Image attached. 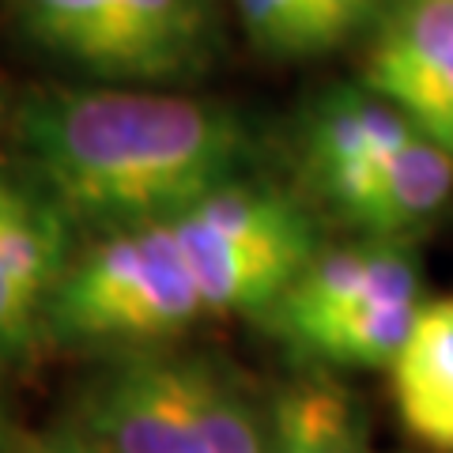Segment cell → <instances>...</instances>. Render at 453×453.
Listing matches in <instances>:
<instances>
[{
	"instance_id": "4",
	"label": "cell",
	"mask_w": 453,
	"mask_h": 453,
	"mask_svg": "<svg viewBox=\"0 0 453 453\" xmlns=\"http://www.w3.org/2000/svg\"><path fill=\"white\" fill-rule=\"evenodd\" d=\"M174 226L204 310H273L318 257V231L299 201L234 178L181 211Z\"/></svg>"
},
{
	"instance_id": "12",
	"label": "cell",
	"mask_w": 453,
	"mask_h": 453,
	"mask_svg": "<svg viewBox=\"0 0 453 453\" xmlns=\"http://www.w3.org/2000/svg\"><path fill=\"white\" fill-rule=\"evenodd\" d=\"M453 53V0H408L381 27L363 68V88L401 106Z\"/></svg>"
},
{
	"instance_id": "6",
	"label": "cell",
	"mask_w": 453,
	"mask_h": 453,
	"mask_svg": "<svg viewBox=\"0 0 453 453\" xmlns=\"http://www.w3.org/2000/svg\"><path fill=\"white\" fill-rule=\"evenodd\" d=\"M416 136V125L366 88H336L310 110L303 166L310 186L340 216L356 208L378 170Z\"/></svg>"
},
{
	"instance_id": "11",
	"label": "cell",
	"mask_w": 453,
	"mask_h": 453,
	"mask_svg": "<svg viewBox=\"0 0 453 453\" xmlns=\"http://www.w3.org/2000/svg\"><path fill=\"white\" fill-rule=\"evenodd\" d=\"M419 291H381L310 321L288 340L306 356L340 366H393L419 318Z\"/></svg>"
},
{
	"instance_id": "14",
	"label": "cell",
	"mask_w": 453,
	"mask_h": 453,
	"mask_svg": "<svg viewBox=\"0 0 453 453\" xmlns=\"http://www.w3.org/2000/svg\"><path fill=\"white\" fill-rule=\"evenodd\" d=\"M181 378L208 453H273V416L265 419L231 378L204 359H181Z\"/></svg>"
},
{
	"instance_id": "2",
	"label": "cell",
	"mask_w": 453,
	"mask_h": 453,
	"mask_svg": "<svg viewBox=\"0 0 453 453\" xmlns=\"http://www.w3.org/2000/svg\"><path fill=\"white\" fill-rule=\"evenodd\" d=\"M12 23L113 88L201 80L219 57V0H0Z\"/></svg>"
},
{
	"instance_id": "3",
	"label": "cell",
	"mask_w": 453,
	"mask_h": 453,
	"mask_svg": "<svg viewBox=\"0 0 453 453\" xmlns=\"http://www.w3.org/2000/svg\"><path fill=\"white\" fill-rule=\"evenodd\" d=\"M204 314L170 223L103 231L76 253L46 310V336L65 344H155Z\"/></svg>"
},
{
	"instance_id": "15",
	"label": "cell",
	"mask_w": 453,
	"mask_h": 453,
	"mask_svg": "<svg viewBox=\"0 0 453 453\" xmlns=\"http://www.w3.org/2000/svg\"><path fill=\"white\" fill-rule=\"evenodd\" d=\"M231 4L246 38L265 57L306 61V57L333 53L329 35L321 31V23L303 0H231Z\"/></svg>"
},
{
	"instance_id": "9",
	"label": "cell",
	"mask_w": 453,
	"mask_h": 453,
	"mask_svg": "<svg viewBox=\"0 0 453 453\" xmlns=\"http://www.w3.org/2000/svg\"><path fill=\"white\" fill-rule=\"evenodd\" d=\"M393 396L408 434L453 453V299L419 310L412 336L393 359Z\"/></svg>"
},
{
	"instance_id": "18",
	"label": "cell",
	"mask_w": 453,
	"mask_h": 453,
	"mask_svg": "<svg viewBox=\"0 0 453 453\" xmlns=\"http://www.w3.org/2000/svg\"><path fill=\"white\" fill-rule=\"evenodd\" d=\"M42 453H103V449H98L91 438H83L80 431H61V434L50 438Z\"/></svg>"
},
{
	"instance_id": "17",
	"label": "cell",
	"mask_w": 453,
	"mask_h": 453,
	"mask_svg": "<svg viewBox=\"0 0 453 453\" xmlns=\"http://www.w3.org/2000/svg\"><path fill=\"white\" fill-rule=\"evenodd\" d=\"M303 4L314 12V19L321 23V31L329 35L333 50H336V46H344L359 27H366L378 16L381 0H303Z\"/></svg>"
},
{
	"instance_id": "8",
	"label": "cell",
	"mask_w": 453,
	"mask_h": 453,
	"mask_svg": "<svg viewBox=\"0 0 453 453\" xmlns=\"http://www.w3.org/2000/svg\"><path fill=\"white\" fill-rule=\"evenodd\" d=\"M381 291H419L416 253L404 242H381V238L336 246L321 250L306 265V273L283 291V299L268 310V318L280 336H291L306 329L310 321Z\"/></svg>"
},
{
	"instance_id": "16",
	"label": "cell",
	"mask_w": 453,
	"mask_h": 453,
	"mask_svg": "<svg viewBox=\"0 0 453 453\" xmlns=\"http://www.w3.org/2000/svg\"><path fill=\"white\" fill-rule=\"evenodd\" d=\"M396 110L416 125L423 140H431L453 159V53Z\"/></svg>"
},
{
	"instance_id": "20",
	"label": "cell",
	"mask_w": 453,
	"mask_h": 453,
	"mask_svg": "<svg viewBox=\"0 0 453 453\" xmlns=\"http://www.w3.org/2000/svg\"><path fill=\"white\" fill-rule=\"evenodd\" d=\"M0 438H4V416H0Z\"/></svg>"
},
{
	"instance_id": "5",
	"label": "cell",
	"mask_w": 453,
	"mask_h": 453,
	"mask_svg": "<svg viewBox=\"0 0 453 453\" xmlns=\"http://www.w3.org/2000/svg\"><path fill=\"white\" fill-rule=\"evenodd\" d=\"M80 434L103 453H208L189 412L181 359L129 356L91 381Z\"/></svg>"
},
{
	"instance_id": "1",
	"label": "cell",
	"mask_w": 453,
	"mask_h": 453,
	"mask_svg": "<svg viewBox=\"0 0 453 453\" xmlns=\"http://www.w3.org/2000/svg\"><path fill=\"white\" fill-rule=\"evenodd\" d=\"M12 129L73 223H170L238 178L250 136L219 103L151 88H42Z\"/></svg>"
},
{
	"instance_id": "10",
	"label": "cell",
	"mask_w": 453,
	"mask_h": 453,
	"mask_svg": "<svg viewBox=\"0 0 453 453\" xmlns=\"http://www.w3.org/2000/svg\"><path fill=\"white\" fill-rule=\"evenodd\" d=\"M449 196L453 159L416 133L401 151L389 155V163L378 170L371 189L359 196L344 219L381 242H401V234L431 223L449 204Z\"/></svg>"
},
{
	"instance_id": "21",
	"label": "cell",
	"mask_w": 453,
	"mask_h": 453,
	"mask_svg": "<svg viewBox=\"0 0 453 453\" xmlns=\"http://www.w3.org/2000/svg\"><path fill=\"white\" fill-rule=\"evenodd\" d=\"M273 442H276V438H273ZM273 453H280V449H276V446H273Z\"/></svg>"
},
{
	"instance_id": "19",
	"label": "cell",
	"mask_w": 453,
	"mask_h": 453,
	"mask_svg": "<svg viewBox=\"0 0 453 453\" xmlns=\"http://www.w3.org/2000/svg\"><path fill=\"white\" fill-rule=\"evenodd\" d=\"M4 113H8V103H4V91H0V125H4Z\"/></svg>"
},
{
	"instance_id": "7",
	"label": "cell",
	"mask_w": 453,
	"mask_h": 453,
	"mask_svg": "<svg viewBox=\"0 0 453 453\" xmlns=\"http://www.w3.org/2000/svg\"><path fill=\"white\" fill-rule=\"evenodd\" d=\"M73 257V219L42 189L31 211L0 234V363L46 336L50 299Z\"/></svg>"
},
{
	"instance_id": "13",
	"label": "cell",
	"mask_w": 453,
	"mask_h": 453,
	"mask_svg": "<svg viewBox=\"0 0 453 453\" xmlns=\"http://www.w3.org/2000/svg\"><path fill=\"white\" fill-rule=\"evenodd\" d=\"M273 438L280 453H371L356 401L329 378L295 381L276 396Z\"/></svg>"
}]
</instances>
